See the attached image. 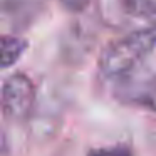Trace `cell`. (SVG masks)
<instances>
[{"mask_svg": "<svg viewBox=\"0 0 156 156\" xmlns=\"http://www.w3.org/2000/svg\"><path fill=\"white\" fill-rule=\"evenodd\" d=\"M86 156H134L133 148L124 143H116L111 146H99V148H91Z\"/></svg>", "mask_w": 156, "mask_h": 156, "instance_id": "cell-7", "label": "cell"}, {"mask_svg": "<svg viewBox=\"0 0 156 156\" xmlns=\"http://www.w3.org/2000/svg\"><path fill=\"white\" fill-rule=\"evenodd\" d=\"M37 101V87L25 72H12L2 84V112L12 122H25Z\"/></svg>", "mask_w": 156, "mask_h": 156, "instance_id": "cell-2", "label": "cell"}, {"mask_svg": "<svg viewBox=\"0 0 156 156\" xmlns=\"http://www.w3.org/2000/svg\"><path fill=\"white\" fill-rule=\"evenodd\" d=\"M114 5L126 17L156 20V0H114Z\"/></svg>", "mask_w": 156, "mask_h": 156, "instance_id": "cell-4", "label": "cell"}, {"mask_svg": "<svg viewBox=\"0 0 156 156\" xmlns=\"http://www.w3.org/2000/svg\"><path fill=\"white\" fill-rule=\"evenodd\" d=\"M116 98L124 104H133L156 112V77H138L131 74L118 81L114 91Z\"/></svg>", "mask_w": 156, "mask_h": 156, "instance_id": "cell-3", "label": "cell"}, {"mask_svg": "<svg viewBox=\"0 0 156 156\" xmlns=\"http://www.w3.org/2000/svg\"><path fill=\"white\" fill-rule=\"evenodd\" d=\"M29 42L20 35L4 34L2 35V69H9L24 55Z\"/></svg>", "mask_w": 156, "mask_h": 156, "instance_id": "cell-6", "label": "cell"}, {"mask_svg": "<svg viewBox=\"0 0 156 156\" xmlns=\"http://www.w3.org/2000/svg\"><path fill=\"white\" fill-rule=\"evenodd\" d=\"M156 49V24L141 27L114 39L101 51L98 59L99 72L106 79H121L138 72L139 66Z\"/></svg>", "mask_w": 156, "mask_h": 156, "instance_id": "cell-1", "label": "cell"}, {"mask_svg": "<svg viewBox=\"0 0 156 156\" xmlns=\"http://www.w3.org/2000/svg\"><path fill=\"white\" fill-rule=\"evenodd\" d=\"M92 0H59V4L62 5V9L72 14H81L91 5Z\"/></svg>", "mask_w": 156, "mask_h": 156, "instance_id": "cell-8", "label": "cell"}, {"mask_svg": "<svg viewBox=\"0 0 156 156\" xmlns=\"http://www.w3.org/2000/svg\"><path fill=\"white\" fill-rule=\"evenodd\" d=\"M29 7H39L35 4V0H4L2 2V9H4V15L10 17L12 27L14 24L17 25L19 22H24V27L29 24L27 20H32L34 15L37 14V9H29Z\"/></svg>", "mask_w": 156, "mask_h": 156, "instance_id": "cell-5", "label": "cell"}]
</instances>
